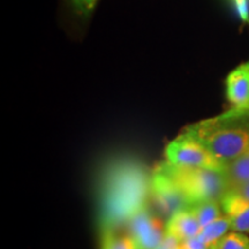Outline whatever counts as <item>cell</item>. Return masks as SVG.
Wrapping results in <instances>:
<instances>
[{
	"label": "cell",
	"mask_w": 249,
	"mask_h": 249,
	"mask_svg": "<svg viewBox=\"0 0 249 249\" xmlns=\"http://www.w3.org/2000/svg\"><path fill=\"white\" fill-rule=\"evenodd\" d=\"M156 167L176 183L191 205L207 200H222L227 192L222 171L177 166L165 160Z\"/></svg>",
	"instance_id": "3957f363"
},
{
	"label": "cell",
	"mask_w": 249,
	"mask_h": 249,
	"mask_svg": "<svg viewBox=\"0 0 249 249\" xmlns=\"http://www.w3.org/2000/svg\"><path fill=\"white\" fill-rule=\"evenodd\" d=\"M165 161L183 167H200L224 172L226 165L214 157L203 143L186 130L165 148Z\"/></svg>",
	"instance_id": "277c9868"
},
{
	"label": "cell",
	"mask_w": 249,
	"mask_h": 249,
	"mask_svg": "<svg viewBox=\"0 0 249 249\" xmlns=\"http://www.w3.org/2000/svg\"><path fill=\"white\" fill-rule=\"evenodd\" d=\"M189 209L194 213L202 229L213 220L224 216V211L220 200H207L193 204Z\"/></svg>",
	"instance_id": "8fae6325"
},
{
	"label": "cell",
	"mask_w": 249,
	"mask_h": 249,
	"mask_svg": "<svg viewBox=\"0 0 249 249\" xmlns=\"http://www.w3.org/2000/svg\"><path fill=\"white\" fill-rule=\"evenodd\" d=\"M150 200L158 213L167 217V219L173 213L192 207L176 183L157 167L152 170Z\"/></svg>",
	"instance_id": "5b68a950"
},
{
	"label": "cell",
	"mask_w": 249,
	"mask_h": 249,
	"mask_svg": "<svg viewBox=\"0 0 249 249\" xmlns=\"http://www.w3.org/2000/svg\"><path fill=\"white\" fill-rule=\"evenodd\" d=\"M202 227L191 209L180 210L167 219L165 232L179 241H186L200 234Z\"/></svg>",
	"instance_id": "ba28073f"
},
{
	"label": "cell",
	"mask_w": 249,
	"mask_h": 249,
	"mask_svg": "<svg viewBox=\"0 0 249 249\" xmlns=\"http://www.w3.org/2000/svg\"><path fill=\"white\" fill-rule=\"evenodd\" d=\"M227 191L249 181V148L236 160L226 164L224 170Z\"/></svg>",
	"instance_id": "30bf717a"
},
{
	"label": "cell",
	"mask_w": 249,
	"mask_h": 249,
	"mask_svg": "<svg viewBox=\"0 0 249 249\" xmlns=\"http://www.w3.org/2000/svg\"><path fill=\"white\" fill-rule=\"evenodd\" d=\"M185 130L203 143L225 165L240 157L249 148V113L230 110L216 118L192 124Z\"/></svg>",
	"instance_id": "7a4b0ae2"
},
{
	"label": "cell",
	"mask_w": 249,
	"mask_h": 249,
	"mask_svg": "<svg viewBox=\"0 0 249 249\" xmlns=\"http://www.w3.org/2000/svg\"><path fill=\"white\" fill-rule=\"evenodd\" d=\"M232 231V224L230 217H227L226 214L219 217L218 219L213 220V223L208 224L207 226H204L203 229L201 230L200 235L203 240L213 246L217 249V245L222 239L225 236L227 233Z\"/></svg>",
	"instance_id": "7c38bea8"
},
{
	"label": "cell",
	"mask_w": 249,
	"mask_h": 249,
	"mask_svg": "<svg viewBox=\"0 0 249 249\" xmlns=\"http://www.w3.org/2000/svg\"><path fill=\"white\" fill-rule=\"evenodd\" d=\"M226 193H231V194L238 196L242 200L249 202V181L242 183V185L234 187V188L229 189Z\"/></svg>",
	"instance_id": "ac0fdd59"
},
{
	"label": "cell",
	"mask_w": 249,
	"mask_h": 249,
	"mask_svg": "<svg viewBox=\"0 0 249 249\" xmlns=\"http://www.w3.org/2000/svg\"><path fill=\"white\" fill-rule=\"evenodd\" d=\"M127 230L138 249H155L166 233L163 220L157 214L152 213L149 207L130 219L127 224Z\"/></svg>",
	"instance_id": "8992f818"
},
{
	"label": "cell",
	"mask_w": 249,
	"mask_h": 249,
	"mask_svg": "<svg viewBox=\"0 0 249 249\" xmlns=\"http://www.w3.org/2000/svg\"><path fill=\"white\" fill-rule=\"evenodd\" d=\"M217 249H249V236L245 233L232 231L218 242Z\"/></svg>",
	"instance_id": "5bb4252c"
},
{
	"label": "cell",
	"mask_w": 249,
	"mask_h": 249,
	"mask_svg": "<svg viewBox=\"0 0 249 249\" xmlns=\"http://www.w3.org/2000/svg\"><path fill=\"white\" fill-rule=\"evenodd\" d=\"M182 249H216L213 246L207 244L200 235L194 236V238L189 239V240L181 242Z\"/></svg>",
	"instance_id": "2e32d148"
},
{
	"label": "cell",
	"mask_w": 249,
	"mask_h": 249,
	"mask_svg": "<svg viewBox=\"0 0 249 249\" xmlns=\"http://www.w3.org/2000/svg\"><path fill=\"white\" fill-rule=\"evenodd\" d=\"M155 249H182L181 241H179L178 239L174 238L171 234L165 233L163 240L160 241V244Z\"/></svg>",
	"instance_id": "e0dca14e"
},
{
	"label": "cell",
	"mask_w": 249,
	"mask_h": 249,
	"mask_svg": "<svg viewBox=\"0 0 249 249\" xmlns=\"http://www.w3.org/2000/svg\"><path fill=\"white\" fill-rule=\"evenodd\" d=\"M152 171L130 157L107 160L96 182L97 222L101 234L119 232L140 211L149 207Z\"/></svg>",
	"instance_id": "6da1fadb"
},
{
	"label": "cell",
	"mask_w": 249,
	"mask_h": 249,
	"mask_svg": "<svg viewBox=\"0 0 249 249\" xmlns=\"http://www.w3.org/2000/svg\"><path fill=\"white\" fill-rule=\"evenodd\" d=\"M97 2L98 0H70L71 8L80 18L89 17Z\"/></svg>",
	"instance_id": "9a60e30c"
},
{
	"label": "cell",
	"mask_w": 249,
	"mask_h": 249,
	"mask_svg": "<svg viewBox=\"0 0 249 249\" xmlns=\"http://www.w3.org/2000/svg\"><path fill=\"white\" fill-rule=\"evenodd\" d=\"M101 235V249H138L135 241L128 233L121 234L119 232H105Z\"/></svg>",
	"instance_id": "4fadbf2b"
},
{
	"label": "cell",
	"mask_w": 249,
	"mask_h": 249,
	"mask_svg": "<svg viewBox=\"0 0 249 249\" xmlns=\"http://www.w3.org/2000/svg\"><path fill=\"white\" fill-rule=\"evenodd\" d=\"M226 97L236 113H249V61L236 67L226 79Z\"/></svg>",
	"instance_id": "52a82bcc"
},
{
	"label": "cell",
	"mask_w": 249,
	"mask_h": 249,
	"mask_svg": "<svg viewBox=\"0 0 249 249\" xmlns=\"http://www.w3.org/2000/svg\"><path fill=\"white\" fill-rule=\"evenodd\" d=\"M220 203L224 213L231 219L232 231L249 235V202L231 193H225Z\"/></svg>",
	"instance_id": "9c48e42d"
}]
</instances>
